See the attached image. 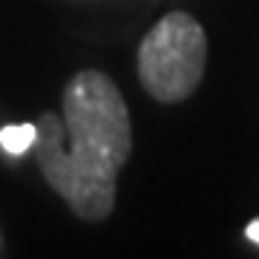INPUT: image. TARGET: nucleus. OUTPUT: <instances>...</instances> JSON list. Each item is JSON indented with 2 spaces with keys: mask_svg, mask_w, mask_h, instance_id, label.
Masks as SVG:
<instances>
[{
  "mask_svg": "<svg viewBox=\"0 0 259 259\" xmlns=\"http://www.w3.org/2000/svg\"><path fill=\"white\" fill-rule=\"evenodd\" d=\"M61 115L37 118V164L49 187L87 222H101L115 207L118 170L133 150L130 110L112 78L81 69L69 78Z\"/></svg>",
  "mask_w": 259,
  "mask_h": 259,
  "instance_id": "f257e3e1",
  "label": "nucleus"
},
{
  "mask_svg": "<svg viewBox=\"0 0 259 259\" xmlns=\"http://www.w3.org/2000/svg\"><path fill=\"white\" fill-rule=\"evenodd\" d=\"M207 37L187 12H170L150 29L139 47L141 87L161 104H179L204 78Z\"/></svg>",
  "mask_w": 259,
  "mask_h": 259,
  "instance_id": "f03ea898",
  "label": "nucleus"
},
{
  "mask_svg": "<svg viewBox=\"0 0 259 259\" xmlns=\"http://www.w3.org/2000/svg\"><path fill=\"white\" fill-rule=\"evenodd\" d=\"M37 139V127L35 124H9L0 130V147L6 150L9 156H23L29 147H35Z\"/></svg>",
  "mask_w": 259,
  "mask_h": 259,
  "instance_id": "7ed1b4c3",
  "label": "nucleus"
},
{
  "mask_svg": "<svg viewBox=\"0 0 259 259\" xmlns=\"http://www.w3.org/2000/svg\"><path fill=\"white\" fill-rule=\"evenodd\" d=\"M245 233H248L250 242H256V245H259V219H253V222L248 225V231H245Z\"/></svg>",
  "mask_w": 259,
  "mask_h": 259,
  "instance_id": "20e7f679",
  "label": "nucleus"
}]
</instances>
